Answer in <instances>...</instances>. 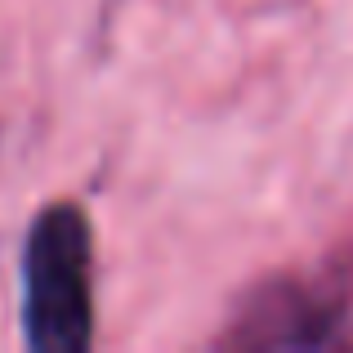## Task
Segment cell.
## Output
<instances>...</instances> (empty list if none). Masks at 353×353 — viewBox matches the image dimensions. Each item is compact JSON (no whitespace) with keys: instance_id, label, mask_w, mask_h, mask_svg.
I'll return each mask as SVG.
<instances>
[{"instance_id":"obj_1","label":"cell","mask_w":353,"mask_h":353,"mask_svg":"<svg viewBox=\"0 0 353 353\" xmlns=\"http://www.w3.org/2000/svg\"><path fill=\"white\" fill-rule=\"evenodd\" d=\"M27 345L77 353L90 345L94 286H90V224L77 206H54L32 224L23 259Z\"/></svg>"}]
</instances>
